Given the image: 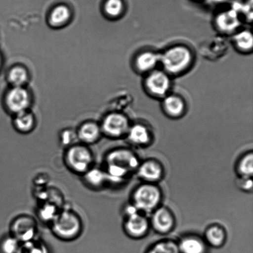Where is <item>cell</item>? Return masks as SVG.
Segmentation results:
<instances>
[{
  "label": "cell",
  "instance_id": "1",
  "mask_svg": "<svg viewBox=\"0 0 253 253\" xmlns=\"http://www.w3.org/2000/svg\"><path fill=\"white\" fill-rule=\"evenodd\" d=\"M133 149L119 147L109 151L104 158L103 170L107 175L109 187H120L127 182L141 162Z\"/></svg>",
  "mask_w": 253,
  "mask_h": 253
},
{
  "label": "cell",
  "instance_id": "2",
  "mask_svg": "<svg viewBox=\"0 0 253 253\" xmlns=\"http://www.w3.org/2000/svg\"><path fill=\"white\" fill-rule=\"evenodd\" d=\"M49 225L52 234L62 242L75 241L84 230L82 218L71 208H62Z\"/></svg>",
  "mask_w": 253,
  "mask_h": 253
},
{
  "label": "cell",
  "instance_id": "3",
  "mask_svg": "<svg viewBox=\"0 0 253 253\" xmlns=\"http://www.w3.org/2000/svg\"><path fill=\"white\" fill-rule=\"evenodd\" d=\"M163 191L160 185L140 182L131 191L128 202L149 216L163 204Z\"/></svg>",
  "mask_w": 253,
  "mask_h": 253
},
{
  "label": "cell",
  "instance_id": "4",
  "mask_svg": "<svg viewBox=\"0 0 253 253\" xmlns=\"http://www.w3.org/2000/svg\"><path fill=\"white\" fill-rule=\"evenodd\" d=\"M63 162L71 173L82 177L95 166V156L90 146L78 143L64 150Z\"/></svg>",
  "mask_w": 253,
  "mask_h": 253
},
{
  "label": "cell",
  "instance_id": "5",
  "mask_svg": "<svg viewBox=\"0 0 253 253\" xmlns=\"http://www.w3.org/2000/svg\"><path fill=\"white\" fill-rule=\"evenodd\" d=\"M123 229L126 237L133 240L145 239L151 230L148 215L139 211L136 208L127 202L123 209Z\"/></svg>",
  "mask_w": 253,
  "mask_h": 253
},
{
  "label": "cell",
  "instance_id": "6",
  "mask_svg": "<svg viewBox=\"0 0 253 253\" xmlns=\"http://www.w3.org/2000/svg\"><path fill=\"white\" fill-rule=\"evenodd\" d=\"M192 61V54L190 50L182 46L171 47L160 56V61L165 70L173 74L184 71Z\"/></svg>",
  "mask_w": 253,
  "mask_h": 253
},
{
  "label": "cell",
  "instance_id": "7",
  "mask_svg": "<svg viewBox=\"0 0 253 253\" xmlns=\"http://www.w3.org/2000/svg\"><path fill=\"white\" fill-rule=\"evenodd\" d=\"M151 230L160 236L166 237L174 231L177 219L170 207L162 204L149 215Z\"/></svg>",
  "mask_w": 253,
  "mask_h": 253
},
{
  "label": "cell",
  "instance_id": "8",
  "mask_svg": "<svg viewBox=\"0 0 253 253\" xmlns=\"http://www.w3.org/2000/svg\"><path fill=\"white\" fill-rule=\"evenodd\" d=\"M39 224L36 218L28 214L17 215L9 225V234L21 243L37 239Z\"/></svg>",
  "mask_w": 253,
  "mask_h": 253
},
{
  "label": "cell",
  "instance_id": "9",
  "mask_svg": "<svg viewBox=\"0 0 253 253\" xmlns=\"http://www.w3.org/2000/svg\"><path fill=\"white\" fill-rule=\"evenodd\" d=\"M130 121L122 113L109 114L100 125L102 135L111 140H121L126 138L130 127Z\"/></svg>",
  "mask_w": 253,
  "mask_h": 253
},
{
  "label": "cell",
  "instance_id": "10",
  "mask_svg": "<svg viewBox=\"0 0 253 253\" xmlns=\"http://www.w3.org/2000/svg\"><path fill=\"white\" fill-rule=\"evenodd\" d=\"M135 175L140 182L159 184L165 179L166 168L157 158H147L141 160Z\"/></svg>",
  "mask_w": 253,
  "mask_h": 253
},
{
  "label": "cell",
  "instance_id": "11",
  "mask_svg": "<svg viewBox=\"0 0 253 253\" xmlns=\"http://www.w3.org/2000/svg\"><path fill=\"white\" fill-rule=\"evenodd\" d=\"M125 139L129 147L134 150L136 149L145 150L150 147L154 142L152 131L148 126L143 123L131 125Z\"/></svg>",
  "mask_w": 253,
  "mask_h": 253
},
{
  "label": "cell",
  "instance_id": "12",
  "mask_svg": "<svg viewBox=\"0 0 253 253\" xmlns=\"http://www.w3.org/2000/svg\"><path fill=\"white\" fill-rule=\"evenodd\" d=\"M5 103L9 111L16 115L27 110L31 105V94L24 87H13L7 92Z\"/></svg>",
  "mask_w": 253,
  "mask_h": 253
},
{
  "label": "cell",
  "instance_id": "13",
  "mask_svg": "<svg viewBox=\"0 0 253 253\" xmlns=\"http://www.w3.org/2000/svg\"><path fill=\"white\" fill-rule=\"evenodd\" d=\"M180 253H209L210 248L202 235L190 232L177 240Z\"/></svg>",
  "mask_w": 253,
  "mask_h": 253
},
{
  "label": "cell",
  "instance_id": "14",
  "mask_svg": "<svg viewBox=\"0 0 253 253\" xmlns=\"http://www.w3.org/2000/svg\"><path fill=\"white\" fill-rule=\"evenodd\" d=\"M202 236L210 249H222L226 244L228 239L227 230L218 223L208 225Z\"/></svg>",
  "mask_w": 253,
  "mask_h": 253
},
{
  "label": "cell",
  "instance_id": "15",
  "mask_svg": "<svg viewBox=\"0 0 253 253\" xmlns=\"http://www.w3.org/2000/svg\"><path fill=\"white\" fill-rule=\"evenodd\" d=\"M149 93L158 97L166 95L169 90L170 81L167 74L161 71H153L149 74L145 81Z\"/></svg>",
  "mask_w": 253,
  "mask_h": 253
},
{
  "label": "cell",
  "instance_id": "16",
  "mask_svg": "<svg viewBox=\"0 0 253 253\" xmlns=\"http://www.w3.org/2000/svg\"><path fill=\"white\" fill-rule=\"evenodd\" d=\"M81 178L85 187L94 192H99L109 187L107 175L103 168L94 166Z\"/></svg>",
  "mask_w": 253,
  "mask_h": 253
},
{
  "label": "cell",
  "instance_id": "17",
  "mask_svg": "<svg viewBox=\"0 0 253 253\" xmlns=\"http://www.w3.org/2000/svg\"><path fill=\"white\" fill-rule=\"evenodd\" d=\"M76 133L79 143L88 146L95 145L103 136L100 125L93 121L83 123Z\"/></svg>",
  "mask_w": 253,
  "mask_h": 253
},
{
  "label": "cell",
  "instance_id": "18",
  "mask_svg": "<svg viewBox=\"0 0 253 253\" xmlns=\"http://www.w3.org/2000/svg\"><path fill=\"white\" fill-rule=\"evenodd\" d=\"M228 50V44L221 37L210 39L200 47L203 56L210 59H216L224 55Z\"/></svg>",
  "mask_w": 253,
  "mask_h": 253
},
{
  "label": "cell",
  "instance_id": "19",
  "mask_svg": "<svg viewBox=\"0 0 253 253\" xmlns=\"http://www.w3.org/2000/svg\"><path fill=\"white\" fill-rule=\"evenodd\" d=\"M235 172L237 177H253V152L248 151L240 156L235 164Z\"/></svg>",
  "mask_w": 253,
  "mask_h": 253
},
{
  "label": "cell",
  "instance_id": "20",
  "mask_svg": "<svg viewBox=\"0 0 253 253\" xmlns=\"http://www.w3.org/2000/svg\"><path fill=\"white\" fill-rule=\"evenodd\" d=\"M36 123L34 115L27 110L16 114L13 121L14 128L21 134L31 133L36 127Z\"/></svg>",
  "mask_w": 253,
  "mask_h": 253
},
{
  "label": "cell",
  "instance_id": "21",
  "mask_svg": "<svg viewBox=\"0 0 253 253\" xmlns=\"http://www.w3.org/2000/svg\"><path fill=\"white\" fill-rule=\"evenodd\" d=\"M144 253H180L177 242L172 239H162L152 243Z\"/></svg>",
  "mask_w": 253,
  "mask_h": 253
},
{
  "label": "cell",
  "instance_id": "22",
  "mask_svg": "<svg viewBox=\"0 0 253 253\" xmlns=\"http://www.w3.org/2000/svg\"><path fill=\"white\" fill-rule=\"evenodd\" d=\"M160 54L153 51H144L138 54L135 60L136 68L141 72H148L155 68L160 61Z\"/></svg>",
  "mask_w": 253,
  "mask_h": 253
},
{
  "label": "cell",
  "instance_id": "23",
  "mask_svg": "<svg viewBox=\"0 0 253 253\" xmlns=\"http://www.w3.org/2000/svg\"><path fill=\"white\" fill-rule=\"evenodd\" d=\"M218 28L223 32H230L234 31L239 26L240 21L237 12L232 10L220 14L216 19Z\"/></svg>",
  "mask_w": 253,
  "mask_h": 253
},
{
  "label": "cell",
  "instance_id": "24",
  "mask_svg": "<svg viewBox=\"0 0 253 253\" xmlns=\"http://www.w3.org/2000/svg\"><path fill=\"white\" fill-rule=\"evenodd\" d=\"M61 209V208L54 202L46 201L40 203L37 214L42 222L49 225Z\"/></svg>",
  "mask_w": 253,
  "mask_h": 253
},
{
  "label": "cell",
  "instance_id": "25",
  "mask_svg": "<svg viewBox=\"0 0 253 253\" xmlns=\"http://www.w3.org/2000/svg\"><path fill=\"white\" fill-rule=\"evenodd\" d=\"M71 12L65 5H58L52 10L49 16V24L54 27L64 26L70 20Z\"/></svg>",
  "mask_w": 253,
  "mask_h": 253
},
{
  "label": "cell",
  "instance_id": "26",
  "mask_svg": "<svg viewBox=\"0 0 253 253\" xmlns=\"http://www.w3.org/2000/svg\"><path fill=\"white\" fill-rule=\"evenodd\" d=\"M164 108L169 115L178 117L185 110V102L180 97L170 95L166 97L164 101Z\"/></svg>",
  "mask_w": 253,
  "mask_h": 253
},
{
  "label": "cell",
  "instance_id": "27",
  "mask_svg": "<svg viewBox=\"0 0 253 253\" xmlns=\"http://www.w3.org/2000/svg\"><path fill=\"white\" fill-rule=\"evenodd\" d=\"M8 80L13 87H24L29 81V73L24 67L17 66L10 69Z\"/></svg>",
  "mask_w": 253,
  "mask_h": 253
},
{
  "label": "cell",
  "instance_id": "28",
  "mask_svg": "<svg viewBox=\"0 0 253 253\" xmlns=\"http://www.w3.org/2000/svg\"><path fill=\"white\" fill-rule=\"evenodd\" d=\"M17 253H49L45 243L38 239L21 243Z\"/></svg>",
  "mask_w": 253,
  "mask_h": 253
},
{
  "label": "cell",
  "instance_id": "29",
  "mask_svg": "<svg viewBox=\"0 0 253 253\" xmlns=\"http://www.w3.org/2000/svg\"><path fill=\"white\" fill-rule=\"evenodd\" d=\"M20 245L21 243L11 234L4 235L0 240V253H17Z\"/></svg>",
  "mask_w": 253,
  "mask_h": 253
},
{
  "label": "cell",
  "instance_id": "30",
  "mask_svg": "<svg viewBox=\"0 0 253 253\" xmlns=\"http://www.w3.org/2000/svg\"><path fill=\"white\" fill-rule=\"evenodd\" d=\"M234 42L238 49L244 51L252 50L253 46V38L251 32L244 31L239 32L234 36Z\"/></svg>",
  "mask_w": 253,
  "mask_h": 253
},
{
  "label": "cell",
  "instance_id": "31",
  "mask_svg": "<svg viewBox=\"0 0 253 253\" xmlns=\"http://www.w3.org/2000/svg\"><path fill=\"white\" fill-rule=\"evenodd\" d=\"M105 12L111 17L120 16L124 10V3L122 0H107L104 6Z\"/></svg>",
  "mask_w": 253,
  "mask_h": 253
},
{
  "label": "cell",
  "instance_id": "32",
  "mask_svg": "<svg viewBox=\"0 0 253 253\" xmlns=\"http://www.w3.org/2000/svg\"><path fill=\"white\" fill-rule=\"evenodd\" d=\"M59 144L61 147L65 149L71 147L79 143L76 131L72 130H64L59 136Z\"/></svg>",
  "mask_w": 253,
  "mask_h": 253
},
{
  "label": "cell",
  "instance_id": "33",
  "mask_svg": "<svg viewBox=\"0 0 253 253\" xmlns=\"http://www.w3.org/2000/svg\"><path fill=\"white\" fill-rule=\"evenodd\" d=\"M235 185L238 189L246 193H252L253 188V177H237Z\"/></svg>",
  "mask_w": 253,
  "mask_h": 253
},
{
  "label": "cell",
  "instance_id": "34",
  "mask_svg": "<svg viewBox=\"0 0 253 253\" xmlns=\"http://www.w3.org/2000/svg\"><path fill=\"white\" fill-rule=\"evenodd\" d=\"M1 55H0V68H1Z\"/></svg>",
  "mask_w": 253,
  "mask_h": 253
}]
</instances>
